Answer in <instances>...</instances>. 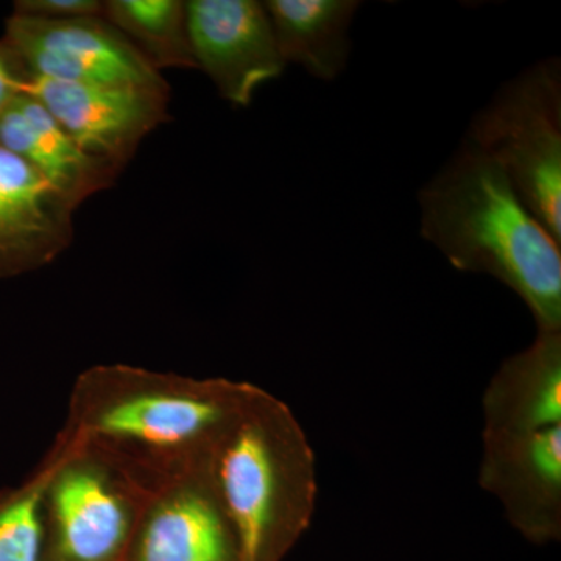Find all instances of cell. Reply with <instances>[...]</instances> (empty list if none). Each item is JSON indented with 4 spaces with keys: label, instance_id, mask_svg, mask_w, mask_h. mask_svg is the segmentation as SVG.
Instances as JSON below:
<instances>
[{
    "label": "cell",
    "instance_id": "1",
    "mask_svg": "<svg viewBox=\"0 0 561 561\" xmlns=\"http://www.w3.org/2000/svg\"><path fill=\"white\" fill-rule=\"evenodd\" d=\"M254 383L128 364L92 365L60 432L153 491L209 472Z\"/></svg>",
    "mask_w": 561,
    "mask_h": 561
},
{
    "label": "cell",
    "instance_id": "2",
    "mask_svg": "<svg viewBox=\"0 0 561 561\" xmlns=\"http://www.w3.org/2000/svg\"><path fill=\"white\" fill-rule=\"evenodd\" d=\"M419 202L421 236L454 268L493 276L526 302L538 331H561L560 242L490 158L467 140Z\"/></svg>",
    "mask_w": 561,
    "mask_h": 561
},
{
    "label": "cell",
    "instance_id": "3",
    "mask_svg": "<svg viewBox=\"0 0 561 561\" xmlns=\"http://www.w3.org/2000/svg\"><path fill=\"white\" fill-rule=\"evenodd\" d=\"M210 478L242 561H284L311 527L316 453L289 405L260 386L214 457Z\"/></svg>",
    "mask_w": 561,
    "mask_h": 561
},
{
    "label": "cell",
    "instance_id": "4",
    "mask_svg": "<svg viewBox=\"0 0 561 561\" xmlns=\"http://www.w3.org/2000/svg\"><path fill=\"white\" fill-rule=\"evenodd\" d=\"M468 142L511 180L561 243V66L538 62L508 81L472 119Z\"/></svg>",
    "mask_w": 561,
    "mask_h": 561
},
{
    "label": "cell",
    "instance_id": "5",
    "mask_svg": "<svg viewBox=\"0 0 561 561\" xmlns=\"http://www.w3.org/2000/svg\"><path fill=\"white\" fill-rule=\"evenodd\" d=\"M49 451L41 561H125L150 491L62 432Z\"/></svg>",
    "mask_w": 561,
    "mask_h": 561
},
{
    "label": "cell",
    "instance_id": "6",
    "mask_svg": "<svg viewBox=\"0 0 561 561\" xmlns=\"http://www.w3.org/2000/svg\"><path fill=\"white\" fill-rule=\"evenodd\" d=\"M21 92L49 111L84 153L117 173L142 139L169 119L168 84L76 83L22 76Z\"/></svg>",
    "mask_w": 561,
    "mask_h": 561
},
{
    "label": "cell",
    "instance_id": "7",
    "mask_svg": "<svg viewBox=\"0 0 561 561\" xmlns=\"http://www.w3.org/2000/svg\"><path fill=\"white\" fill-rule=\"evenodd\" d=\"M2 43L22 76L76 83L165 84L103 16L46 20L13 13Z\"/></svg>",
    "mask_w": 561,
    "mask_h": 561
},
{
    "label": "cell",
    "instance_id": "8",
    "mask_svg": "<svg viewBox=\"0 0 561 561\" xmlns=\"http://www.w3.org/2000/svg\"><path fill=\"white\" fill-rule=\"evenodd\" d=\"M186 14L197 69L232 105L249 106L254 92L286 68L264 3L191 0Z\"/></svg>",
    "mask_w": 561,
    "mask_h": 561
},
{
    "label": "cell",
    "instance_id": "9",
    "mask_svg": "<svg viewBox=\"0 0 561 561\" xmlns=\"http://www.w3.org/2000/svg\"><path fill=\"white\" fill-rule=\"evenodd\" d=\"M479 486L496 497L531 545L561 540V424L529 434L482 435Z\"/></svg>",
    "mask_w": 561,
    "mask_h": 561
},
{
    "label": "cell",
    "instance_id": "10",
    "mask_svg": "<svg viewBox=\"0 0 561 561\" xmlns=\"http://www.w3.org/2000/svg\"><path fill=\"white\" fill-rule=\"evenodd\" d=\"M125 561H242L210 471L150 494Z\"/></svg>",
    "mask_w": 561,
    "mask_h": 561
},
{
    "label": "cell",
    "instance_id": "11",
    "mask_svg": "<svg viewBox=\"0 0 561 561\" xmlns=\"http://www.w3.org/2000/svg\"><path fill=\"white\" fill-rule=\"evenodd\" d=\"M73 210L31 164L0 147V278L57 260L72 242Z\"/></svg>",
    "mask_w": 561,
    "mask_h": 561
},
{
    "label": "cell",
    "instance_id": "12",
    "mask_svg": "<svg viewBox=\"0 0 561 561\" xmlns=\"http://www.w3.org/2000/svg\"><path fill=\"white\" fill-rule=\"evenodd\" d=\"M482 435L529 434L561 424V331H538L502 360L482 397Z\"/></svg>",
    "mask_w": 561,
    "mask_h": 561
},
{
    "label": "cell",
    "instance_id": "13",
    "mask_svg": "<svg viewBox=\"0 0 561 561\" xmlns=\"http://www.w3.org/2000/svg\"><path fill=\"white\" fill-rule=\"evenodd\" d=\"M0 147L31 164L73 209L116 181L117 172L84 153L28 95L0 114Z\"/></svg>",
    "mask_w": 561,
    "mask_h": 561
},
{
    "label": "cell",
    "instance_id": "14",
    "mask_svg": "<svg viewBox=\"0 0 561 561\" xmlns=\"http://www.w3.org/2000/svg\"><path fill=\"white\" fill-rule=\"evenodd\" d=\"M280 57L320 80H334L348 60L350 24L360 3L354 0H267Z\"/></svg>",
    "mask_w": 561,
    "mask_h": 561
},
{
    "label": "cell",
    "instance_id": "15",
    "mask_svg": "<svg viewBox=\"0 0 561 561\" xmlns=\"http://www.w3.org/2000/svg\"><path fill=\"white\" fill-rule=\"evenodd\" d=\"M103 18L125 36L151 69H197L187 32L186 2L110 0Z\"/></svg>",
    "mask_w": 561,
    "mask_h": 561
},
{
    "label": "cell",
    "instance_id": "16",
    "mask_svg": "<svg viewBox=\"0 0 561 561\" xmlns=\"http://www.w3.org/2000/svg\"><path fill=\"white\" fill-rule=\"evenodd\" d=\"M54 471L46 454L21 485L0 491V561H41L44 540V494Z\"/></svg>",
    "mask_w": 561,
    "mask_h": 561
},
{
    "label": "cell",
    "instance_id": "17",
    "mask_svg": "<svg viewBox=\"0 0 561 561\" xmlns=\"http://www.w3.org/2000/svg\"><path fill=\"white\" fill-rule=\"evenodd\" d=\"M105 2L99 0H20L14 13L46 20H73V18L103 16Z\"/></svg>",
    "mask_w": 561,
    "mask_h": 561
},
{
    "label": "cell",
    "instance_id": "18",
    "mask_svg": "<svg viewBox=\"0 0 561 561\" xmlns=\"http://www.w3.org/2000/svg\"><path fill=\"white\" fill-rule=\"evenodd\" d=\"M22 72L0 41V114L21 98Z\"/></svg>",
    "mask_w": 561,
    "mask_h": 561
}]
</instances>
